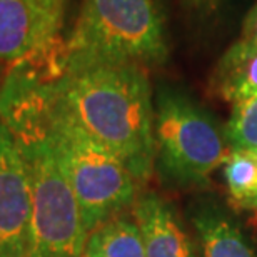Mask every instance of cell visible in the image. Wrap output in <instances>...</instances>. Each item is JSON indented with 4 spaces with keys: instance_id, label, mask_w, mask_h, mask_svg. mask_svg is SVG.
Here are the masks:
<instances>
[{
    "instance_id": "cell-1",
    "label": "cell",
    "mask_w": 257,
    "mask_h": 257,
    "mask_svg": "<svg viewBox=\"0 0 257 257\" xmlns=\"http://www.w3.org/2000/svg\"><path fill=\"white\" fill-rule=\"evenodd\" d=\"M49 105L105 146L137 182L149 181L157 157L151 84L144 67L132 64H64L49 77L35 60Z\"/></svg>"
},
{
    "instance_id": "cell-2",
    "label": "cell",
    "mask_w": 257,
    "mask_h": 257,
    "mask_svg": "<svg viewBox=\"0 0 257 257\" xmlns=\"http://www.w3.org/2000/svg\"><path fill=\"white\" fill-rule=\"evenodd\" d=\"M0 120L17 141L32 194V224L27 257H82L87 230L77 197L67 181L32 99L4 75Z\"/></svg>"
},
{
    "instance_id": "cell-3",
    "label": "cell",
    "mask_w": 257,
    "mask_h": 257,
    "mask_svg": "<svg viewBox=\"0 0 257 257\" xmlns=\"http://www.w3.org/2000/svg\"><path fill=\"white\" fill-rule=\"evenodd\" d=\"M5 75L17 82L37 107L57 161L79 202L87 234L136 204L139 182L127 166L114 152L49 105L32 65L12 64Z\"/></svg>"
},
{
    "instance_id": "cell-4",
    "label": "cell",
    "mask_w": 257,
    "mask_h": 257,
    "mask_svg": "<svg viewBox=\"0 0 257 257\" xmlns=\"http://www.w3.org/2000/svg\"><path fill=\"white\" fill-rule=\"evenodd\" d=\"M164 19L156 0H84L65 40L64 64L157 65L167 59Z\"/></svg>"
},
{
    "instance_id": "cell-5",
    "label": "cell",
    "mask_w": 257,
    "mask_h": 257,
    "mask_svg": "<svg viewBox=\"0 0 257 257\" xmlns=\"http://www.w3.org/2000/svg\"><path fill=\"white\" fill-rule=\"evenodd\" d=\"M159 164L181 186H202L232 149L207 112L176 90H162L154 112Z\"/></svg>"
},
{
    "instance_id": "cell-6",
    "label": "cell",
    "mask_w": 257,
    "mask_h": 257,
    "mask_svg": "<svg viewBox=\"0 0 257 257\" xmlns=\"http://www.w3.org/2000/svg\"><path fill=\"white\" fill-rule=\"evenodd\" d=\"M67 0H0V64L49 52L64 42Z\"/></svg>"
},
{
    "instance_id": "cell-7",
    "label": "cell",
    "mask_w": 257,
    "mask_h": 257,
    "mask_svg": "<svg viewBox=\"0 0 257 257\" xmlns=\"http://www.w3.org/2000/svg\"><path fill=\"white\" fill-rule=\"evenodd\" d=\"M32 194L27 169L12 132L0 120V257H27Z\"/></svg>"
},
{
    "instance_id": "cell-8",
    "label": "cell",
    "mask_w": 257,
    "mask_h": 257,
    "mask_svg": "<svg viewBox=\"0 0 257 257\" xmlns=\"http://www.w3.org/2000/svg\"><path fill=\"white\" fill-rule=\"evenodd\" d=\"M147 257H195L192 240L172 205L157 194H144L134 204Z\"/></svg>"
},
{
    "instance_id": "cell-9",
    "label": "cell",
    "mask_w": 257,
    "mask_h": 257,
    "mask_svg": "<svg viewBox=\"0 0 257 257\" xmlns=\"http://www.w3.org/2000/svg\"><path fill=\"white\" fill-rule=\"evenodd\" d=\"M202 257H257L240 225L214 202H200L192 212Z\"/></svg>"
},
{
    "instance_id": "cell-10",
    "label": "cell",
    "mask_w": 257,
    "mask_h": 257,
    "mask_svg": "<svg viewBox=\"0 0 257 257\" xmlns=\"http://www.w3.org/2000/svg\"><path fill=\"white\" fill-rule=\"evenodd\" d=\"M214 87L222 99L234 102L257 94V49L244 39L230 45L219 60Z\"/></svg>"
},
{
    "instance_id": "cell-11",
    "label": "cell",
    "mask_w": 257,
    "mask_h": 257,
    "mask_svg": "<svg viewBox=\"0 0 257 257\" xmlns=\"http://www.w3.org/2000/svg\"><path fill=\"white\" fill-rule=\"evenodd\" d=\"M82 257H147L136 219L117 215L87 235Z\"/></svg>"
},
{
    "instance_id": "cell-12",
    "label": "cell",
    "mask_w": 257,
    "mask_h": 257,
    "mask_svg": "<svg viewBox=\"0 0 257 257\" xmlns=\"http://www.w3.org/2000/svg\"><path fill=\"white\" fill-rule=\"evenodd\" d=\"M224 179L230 199L245 209L257 210V154L232 151L224 162Z\"/></svg>"
},
{
    "instance_id": "cell-13",
    "label": "cell",
    "mask_w": 257,
    "mask_h": 257,
    "mask_svg": "<svg viewBox=\"0 0 257 257\" xmlns=\"http://www.w3.org/2000/svg\"><path fill=\"white\" fill-rule=\"evenodd\" d=\"M225 139L232 151L257 154V94L234 102Z\"/></svg>"
},
{
    "instance_id": "cell-14",
    "label": "cell",
    "mask_w": 257,
    "mask_h": 257,
    "mask_svg": "<svg viewBox=\"0 0 257 257\" xmlns=\"http://www.w3.org/2000/svg\"><path fill=\"white\" fill-rule=\"evenodd\" d=\"M182 2L189 10H192L195 14L212 15L222 7L225 0H182Z\"/></svg>"
},
{
    "instance_id": "cell-15",
    "label": "cell",
    "mask_w": 257,
    "mask_h": 257,
    "mask_svg": "<svg viewBox=\"0 0 257 257\" xmlns=\"http://www.w3.org/2000/svg\"><path fill=\"white\" fill-rule=\"evenodd\" d=\"M240 39H244L245 42H249L250 45H254L257 49V4L249 10L247 17L244 20L242 37Z\"/></svg>"
},
{
    "instance_id": "cell-16",
    "label": "cell",
    "mask_w": 257,
    "mask_h": 257,
    "mask_svg": "<svg viewBox=\"0 0 257 257\" xmlns=\"http://www.w3.org/2000/svg\"><path fill=\"white\" fill-rule=\"evenodd\" d=\"M2 80H4V75H2V72H0V85H2Z\"/></svg>"
}]
</instances>
